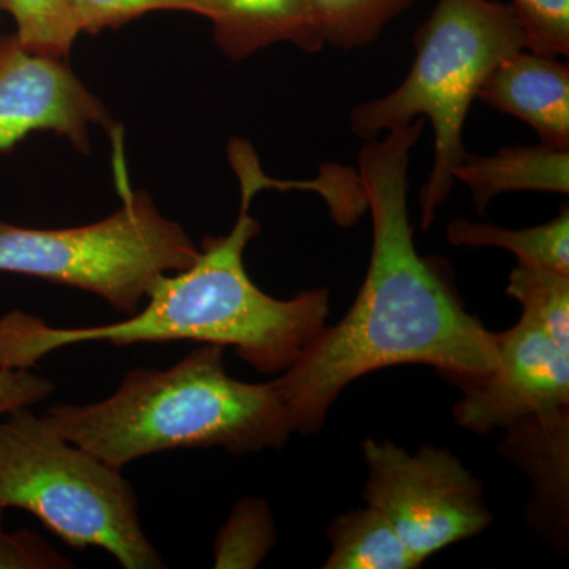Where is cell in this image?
<instances>
[{"label": "cell", "mask_w": 569, "mask_h": 569, "mask_svg": "<svg viewBox=\"0 0 569 569\" xmlns=\"http://www.w3.org/2000/svg\"><path fill=\"white\" fill-rule=\"evenodd\" d=\"M44 417L71 443L119 470L178 449H280L293 432L274 381L228 376L224 347L213 343L168 369L132 370L107 399L51 407Z\"/></svg>", "instance_id": "3957f363"}, {"label": "cell", "mask_w": 569, "mask_h": 569, "mask_svg": "<svg viewBox=\"0 0 569 569\" xmlns=\"http://www.w3.org/2000/svg\"><path fill=\"white\" fill-rule=\"evenodd\" d=\"M192 7L212 22L217 47L233 61L276 43L310 54L326 47L309 0H192Z\"/></svg>", "instance_id": "8fae6325"}, {"label": "cell", "mask_w": 569, "mask_h": 569, "mask_svg": "<svg viewBox=\"0 0 569 569\" xmlns=\"http://www.w3.org/2000/svg\"><path fill=\"white\" fill-rule=\"evenodd\" d=\"M478 99L529 123L541 144L569 149L568 63L526 48L490 71Z\"/></svg>", "instance_id": "30bf717a"}, {"label": "cell", "mask_w": 569, "mask_h": 569, "mask_svg": "<svg viewBox=\"0 0 569 569\" xmlns=\"http://www.w3.org/2000/svg\"><path fill=\"white\" fill-rule=\"evenodd\" d=\"M417 59L399 88L356 104L350 130L365 141L397 127L429 119L433 129V164L419 192L421 228L456 186V168L466 159L463 126L479 88L498 63L527 48L526 31L511 3L497 0H438L415 36Z\"/></svg>", "instance_id": "277c9868"}, {"label": "cell", "mask_w": 569, "mask_h": 569, "mask_svg": "<svg viewBox=\"0 0 569 569\" xmlns=\"http://www.w3.org/2000/svg\"><path fill=\"white\" fill-rule=\"evenodd\" d=\"M70 561L29 531L7 535L0 548V568H67Z\"/></svg>", "instance_id": "44dd1931"}, {"label": "cell", "mask_w": 569, "mask_h": 569, "mask_svg": "<svg viewBox=\"0 0 569 569\" xmlns=\"http://www.w3.org/2000/svg\"><path fill=\"white\" fill-rule=\"evenodd\" d=\"M448 241L456 247H497L512 252L519 263L569 276V209L545 224L509 230L497 224L456 219L448 224Z\"/></svg>", "instance_id": "5bb4252c"}, {"label": "cell", "mask_w": 569, "mask_h": 569, "mask_svg": "<svg viewBox=\"0 0 569 569\" xmlns=\"http://www.w3.org/2000/svg\"><path fill=\"white\" fill-rule=\"evenodd\" d=\"M527 37V50L569 54V0H512Z\"/></svg>", "instance_id": "ffe728a7"}, {"label": "cell", "mask_w": 569, "mask_h": 569, "mask_svg": "<svg viewBox=\"0 0 569 569\" xmlns=\"http://www.w3.org/2000/svg\"><path fill=\"white\" fill-rule=\"evenodd\" d=\"M425 119L366 141L358 179L372 213L369 269L355 305L274 383L293 432L325 425L340 392L383 367L426 365L460 385L488 376L497 335L463 309L447 272L418 253L408 217V164Z\"/></svg>", "instance_id": "6da1fadb"}, {"label": "cell", "mask_w": 569, "mask_h": 569, "mask_svg": "<svg viewBox=\"0 0 569 569\" xmlns=\"http://www.w3.org/2000/svg\"><path fill=\"white\" fill-rule=\"evenodd\" d=\"M456 182L470 190L478 212L493 198L511 192L569 193V149L508 146L490 156L467 153L456 168Z\"/></svg>", "instance_id": "7c38bea8"}, {"label": "cell", "mask_w": 569, "mask_h": 569, "mask_svg": "<svg viewBox=\"0 0 569 569\" xmlns=\"http://www.w3.org/2000/svg\"><path fill=\"white\" fill-rule=\"evenodd\" d=\"M111 123L110 112L67 59L31 50L17 33H0V152L33 132L59 134L89 152L91 127Z\"/></svg>", "instance_id": "9c48e42d"}, {"label": "cell", "mask_w": 569, "mask_h": 569, "mask_svg": "<svg viewBox=\"0 0 569 569\" xmlns=\"http://www.w3.org/2000/svg\"><path fill=\"white\" fill-rule=\"evenodd\" d=\"M325 44L356 50L373 43L415 0H309Z\"/></svg>", "instance_id": "9a60e30c"}, {"label": "cell", "mask_w": 569, "mask_h": 569, "mask_svg": "<svg viewBox=\"0 0 569 569\" xmlns=\"http://www.w3.org/2000/svg\"><path fill=\"white\" fill-rule=\"evenodd\" d=\"M118 168L122 206L107 219L61 230L0 220V272L78 288L132 316L160 277L190 268L200 249Z\"/></svg>", "instance_id": "8992f818"}, {"label": "cell", "mask_w": 569, "mask_h": 569, "mask_svg": "<svg viewBox=\"0 0 569 569\" xmlns=\"http://www.w3.org/2000/svg\"><path fill=\"white\" fill-rule=\"evenodd\" d=\"M10 508L31 512L71 548L107 550L122 568H164L121 470L29 407L0 417V511Z\"/></svg>", "instance_id": "5b68a950"}, {"label": "cell", "mask_w": 569, "mask_h": 569, "mask_svg": "<svg viewBox=\"0 0 569 569\" xmlns=\"http://www.w3.org/2000/svg\"><path fill=\"white\" fill-rule=\"evenodd\" d=\"M17 24V37L31 50L67 59L80 36L67 0H0Z\"/></svg>", "instance_id": "ac0fdd59"}, {"label": "cell", "mask_w": 569, "mask_h": 569, "mask_svg": "<svg viewBox=\"0 0 569 569\" xmlns=\"http://www.w3.org/2000/svg\"><path fill=\"white\" fill-rule=\"evenodd\" d=\"M78 32L100 33L121 29L152 11L193 13L192 0H67Z\"/></svg>", "instance_id": "d6986e66"}, {"label": "cell", "mask_w": 569, "mask_h": 569, "mask_svg": "<svg viewBox=\"0 0 569 569\" xmlns=\"http://www.w3.org/2000/svg\"><path fill=\"white\" fill-rule=\"evenodd\" d=\"M497 348L496 367L488 376L463 385L455 407L459 426L488 433L529 419L568 417L569 348L523 317L497 335Z\"/></svg>", "instance_id": "ba28073f"}, {"label": "cell", "mask_w": 569, "mask_h": 569, "mask_svg": "<svg viewBox=\"0 0 569 569\" xmlns=\"http://www.w3.org/2000/svg\"><path fill=\"white\" fill-rule=\"evenodd\" d=\"M369 468L365 497L380 511L421 563L490 526L481 485L448 449L425 447L417 455L392 441L366 440Z\"/></svg>", "instance_id": "52a82bcc"}, {"label": "cell", "mask_w": 569, "mask_h": 569, "mask_svg": "<svg viewBox=\"0 0 569 569\" xmlns=\"http://www.w3.org/2000/svg\"><path fill=\"white\" fill-rule=\"evenodd\" d=\"M7 535H9V531H6V529H3V511H0V548H2Z\"/></svg>", "instance_id": "603a6c76"}, {"label": "cell", "mask_w": 569, "mask_h": 569, "mask_svg": "<svg viewBox=\"0 0 569 569\" xmlns=\"http://www.w3.org/2000/svg\"><path fill=\"white\" fill-rule=\"evenodd\" d=\"M328 537L332 548L326 569H413L422 565L372 507L339 516Z\"/></svg>", "instance_id": "4fadbf2b"}, {"label": "cell", "mask_w": 569, "mask_h": 569, "mask_svg": "<svg viewBox=\"0 0 569 569\" xmlns=\"http://www.w3.org/2000/svg\"><path fill=\"white\" fill-rule=\"evenodd\" d=\"M276 527L261 498H242L213 546L216 568H254L271 552Z\"/></svg>", "instance_id": "e0dca14e"}, {"label": "cell", "mask_w": 569, "mask_h": 569, "mask_svg": "<svg viewBox=\"0 0 569 569\" xmlns=\"http://www.w3.org/2000/svg\"><path fill=\"white\" fill-rule=\"evenodd\" d=\"M507 293L522 307V317L569 348V276L519 263L509 274Z\"/></svg>", "instance_id": "2e32d148"}, {"label": "cell", "mask_w": 569, "mask_h": 569, "mask_svg": "<svg viewBox=\"0 0 569 569\" xmlns=\"http://www.w3.org/2000/svg\"><path fill=\"white\" fill-rule=\"evenodd\" d=\"M54 391L48 378L31 369H0V417L21 407H31Z\"/></svg>", "instance_id": "7402d4cb"}, {"label": "cell", "mask_w": 569, "mask_h": 569, "mask_svg": "<svg viewBox=\"0 0 569 569\" xmlns=\"http://www.w3.org/2000/svg\"><path fill=\"white\" fill-rule=\"evenodd\" d=\"M241 211L227 236L204 239L190 268L160 277L146 306L119 323L54 328L41 318L11 310L0 318V369H32L44 356L78 343L112 347L192 340L234 348L264 373L284 372L323 331L328 291L309 290L291 299L261 291L247 274L246 247L260 233L250 203L261 192L252 168L234 171Z\"/></svg>", "instance_id": "7a4b0ae2"}]
</instances>
